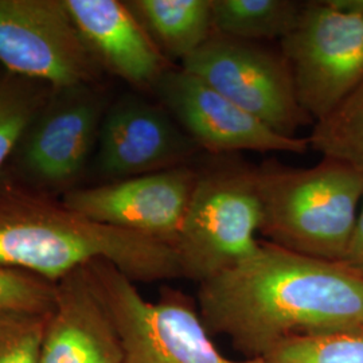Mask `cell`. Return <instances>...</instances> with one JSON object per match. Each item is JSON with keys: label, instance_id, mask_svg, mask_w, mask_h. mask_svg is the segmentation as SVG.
Returning <instances> with one entry per match:
<instances>
[{"label": "cell", "instance_id": "1", "mask_svg": "<svg viewBox=\"0 0 363 363\" xmlns=\"http://www.w3.org/2000/svg\"><path fill=\"white\" fill-rule=\"evenodd\" d=\"M203 323L247 359L292 337L363 327V277L342 262L259 242L252 256L199 284Z\"/></svg>", "mask_w": 363, "mask_h": 363}, {"label": "cell", "instance_id": "2", "mask_svg": "<svg viewBox=\"0 0 363 363\" xmlns=\"http://www.w3.org/2000/svg\"><path fill=\"white\" fill-rule=\"evenodd\" d=\"M96 261L112 264L135 283L182 277L169 242L89 220L30 189L0 186V268L57 283Z\"/></svg>", "mask_w": 363, "mask_h": 363}, {"label": "cell", "instance_id": "3", "mask_svg": "<svg viewBox=\"0 0 363 363\" xmlns=\"http://www.w3.org/2000/svg\"><path fill=\"white\" fill-rule=\"evenodd\" d=\"M261 229L276 247L342 262L363 198V174L334 159L306 169L274 160L256 169Z\"/></svg>", "mask_w": 363, "mask_h": 363}, {"label": "cell", "instance_id": "4", "mask_svg": "<svg viewBox=\"0 0 363 363\" xmlns=\"http://www.w3.org/2000/svg\"><path fill=\"white\" fill-rule=\"evenodd\" d=\"M123 349V363H264L223 357L191 301L174 289L148 301L135 281L112 264L96 261L85 267Z\"/></svg>", "mask_w": 363, "mask_h": 363}, {"label": "cell", "instance_id": "5", "mask_svg": "<svg viewBox=\"0 0 363 363\" xmlns=\"http://www.w3.org/2000/svg\"><path fill=\"white\" fill-rule=\"evenodd\" d=\"M198 171L174 247L182 277L201 284L255 253L261 205L256 169L218 164Z\"/></svg>", "mask_w": 363, "mask_h": 363}, {"label": "cell", "instance_id": "6", "mask_svg": "<svg viewBox=\"0 0 363 363\" xmlns=\"http://www.w3.org/2000/svg\"><path fill=\"white\" fill-rule=\"evenodd\" d=\"M280 52L291 67L298 103L315 123L363 81V11L343 0L306 1Z\"/></svg>", "mask_w": 363, "mask_h": 363}, {"label": "cell", "instance_id": "7", "mask_svg": "<svg viewBox=\"0 0 363 363\" xmlns=\"http://www.w3.org/2000/svg\"><path fill=\"white\" fill-rule=\"evenodd\" d=\"M179 67L281 135L298 136L313 123L298 103L286 57L259 42L214 33Z\"/></svg>", "mask_w": 363, "mask_h": 363}, {"label": "cell", "instance_id": "8", "mask_svg": "<svg viewBox=\"0 0 363 363\" xmlns=\"http://www.w3.org/2000/svg\"><path fill=\"white\" fill-rule=\"evenodd\" d=\"M0 64L52 89L93 85L103 70L64 0H0Z\"/></svg>", "mask_w": 363, "mask_h": 363}, {"label": "cell", "instance_id": "9", "mask_svg": "<svg viewBox=\"0 0 363 363\" xmlns=\"http://www.w3.org/2000/svg\"><path fill=\"white\" fill-rule=\"evenodd\" d=\"M155 93L201 151L225 155L241 151L306 154L310 150L308 138L276 132L182 67L169 70Z\"/></svg>", "mask_w": 363, "mask_h": 363}, {"label": "cell", "instance_id": "10", "mask_svg": "<svg viewBox=\"0 0 363 363\" xmlns=\"http://www.w3.org/2000/svg\"><path fill=\"white\" fill-rule=\"evenodd\" d=\"M106 109L93 85L52 89L16 148L19 169L39 186L73 183L99 142Z\"/></svg>", "mask_w": 363, "mask_h": 363}, {"label": "cell", "instance_id": "11", "mask_svg": "<svg viewBox=\"0 0 363 363\" xmlns=\"http://www.w3.org/2000/svg\"><path fill=\"white\" fill-rule=\"evenodd\" d=\"M199 171L191 166L67 191L64 203L89 220L174 245Z\"/></svg>", "mask_w": 363, "mask_h": 363}, {"label": "cell", "instance_id": "12", "mask_svg": "<svg viewBox=\"0 0 363 363\" xmlns=\"http://www.w3.org/2000/svg\"><path fill=\"white\" fill-rule=\"evenodd\" d=\"M96 157L111 182L189 166L201 151L164 106L124 96L105 112Z\"/></svg>", "mask_w": 363, "mask_h": 363}, {"label": "cell", "instance_id": "13", "mask_svg": "<svg viewBox=\"0 0 363 363\" xmlns=\"http://www.w3.org/2000/svg\"><path fill=\"white\" fill-rule=\"evenodd\" d=\"M101 69L135 88L155 91L174 66L162 54L127 1L64 0Z\"/></svg>", "mask_w": 363, "mask_h": 363}, {"label": "cell", "instance_id": "14", "mask_svg": "<svg viewBox=\"0 0 363 363\" xmlns=\"http://www.w3.org/2000/svg\"><path fill=\"white\" fill-rule=\"evenodd\" d=\"M39 363H123V349L85 268L61 279Z\"/></svg>", "mask_w": 363, "mask_h": 363}, {"label": "cell", "instance_id": "15", "mask_svg": "<svg viewBox=\"0 0 363 363\" xmlns=\"http://www.w3.org/2000/svg\"><path fill=\"white\" fill-rule=\"evenodd\" d=\"M127 4L169 62L184 61L216 33L213 0H130Z\"/></svg>", "mask_w": 363, "mask_h": 363}, {"label": "cell", "instance_id": "16", "mask_svg": "<svg viewBox=\"0 0 363 363\" xmlns=\"http://www.w3.org/2000/svg\"><path fill=\"white\" fill-rule=\"evenodd\" d=\"M301 9L295 0H213V25L232 38L281 40L296 26Z\"/></svg>", "mask_w": 363, "mask_h": 363}, {"label": "cell", "instance_id": "17", "mask_svg": "<svg viewBox=\"0 0 363 363\" xmlns=\"http://www.w3.org/2000/svg\"><path fill=\"white\" fill-rule=\"evenodd\" d=\"M310 148L363 174V81L327 116L313 123Z\"/></svg>", "mask_w": 363, "mask_h": 363}, {"label": "cell", "instance_id": "18", "mask_svg": "<svg viewBox=\"0 0 363 363\" xmlns=\"http://www.w3.org/2000/svg\"><path fill=\"white\" fill-rule=\"evenodd\" d=\"M264 363H363V327L339 330L280 343Z\"/></svg>", "mask_w": 363, "mask_h": 363}, {"label": "cell", "instance_id": "19", "mask_svg": "<svg viewBox=\"0 0 363 363\" xmlns=\"http://www.w3.org/2000/svg\"><path fill=\"white\" fill-rule=\"evenodd\" d=\"M48 97L35 81L13 74L0 77V169L19 147Z\"/></svg>", "mask_w": 363, "mask_h": 363}, {"label": "cell", "instance_id": "20", "mask_svg": "<svg viewBox=\"0 0 363 363\" xmlns=\"http://www.w3.org/2000/svg\"><path fill=\"white\" fill-rule=\"evenodd\" d=\"M55 296V283L21 269L0 268V320L48 316L54 308Z\"/></svg>", "mask_w": 363, "mask_h": 363}, {"label": "cell", "instance_id": "21", "mask_svg": "<svg viewBox=\"0 0 363 363\" xmlns=\"http://www.w3.org/2000/svg\"><path fill=\"white\" fill-rule=\"evenodd\" d=\"M48 316L0 320V363H39Z\"/></svg>", "mask_w": 363, "mask_h": 363}, {"label": "cell", "instance_id": "22", "mask_svg": "<svg viewBox=\"0 0 363 363\" xmlns=\"http://www.w3.org/2000/svg\"><path fill=\"white\" fill-rule=\"evenodd\" d=\"M342 264L363 277V198L350 244Z\"/></svg>", "mask_w": 363, "mask_h": 363}]
</instances>
